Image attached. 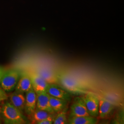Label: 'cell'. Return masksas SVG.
I'll use <instances>...</instances> for the list:
<instances>
[{
  "instance_id": "cell-1",
  "label": "cell",
  "mask_w": 124,
  "mask_h": 124,
  "mask_svg": "<svg viewBox=\"0 0 124 124\" xmlns=\"http://www.w3.org/2000/svg\"><path fill=\"white\" fill-rule=\"evenodd\" d=\"M59 84L69 93L76 95H85L91 93L87 90V85L75 76L64 71L56 72Z\"/></svg>"
},
{
  "instance_id": "cell-20",
  "label": "cell",
  "mask_w": 124,
  "mask_h": 124,
  "mask_svg": "<svg viewBox=\"0 0 124 124\" xmlns=\"http://www.w3.org/2000/svg\"><path fill=\"white\" fill-rule=\"evenodd\" d=\"M4 70L1 67H0V79L2 75H3V73L4 72Z\"/></svg>"
},
{
  "instance_id": "cell-2",
  "label": "cell",
  "mask_w": 124,
  "mask_h": 124,
  "mask_svg": "<svg viewBox=\"0 0 124 124\" xmlns=\"http://www.w3.org/2000/svg\"><path fill=\"white\" fill-rule=\"evenodd\" d=\"M1 112L6 124H25L26 121L22 113L11 102H6L1 108Z\"/></svg>"
},
{
  "instance_id": "cell-6",
  "label": "cell",
  "mask_w": 124,
  "mask_h": 124,
  "mask_svg": "<svg viewBox=\"0 0 124 124\" xmlns=\"http://www.w3.org/2000/svg\"><path fill=\"white\" fill-rule=\"evenodd\" d=\"M87 111L84 97H76L70 107V117L78 116H88Z\"/></svg>"
},
{
  "instance_id": "cell-8",
  "label": "cell",
  "mask_w": 124,
  "mask_h": 124,
  "mask_svg": "<svg viewBox=\"0 0 124 124\" xmlns=\"http://www.w3.org/2000/svg\"><path fill=\"white\" fill-rule=\"evenodd\" d=\"M41 76L48 84H59L56 72L45 68H36L33 69Z\"/></svg>"
},
{
  "instance_id": "cell-21",
  "label": "cell",
  "mask_w": 124,
  "mask_h": 124,
  "mask_svg": "<svg viewBox=\"0 0 124 124\" xmlns=\"http://www.w3.org/2000/svg\"><path fill=\"white\" fill-rule=\"evenodd\" d=\"M0 123H1V121H0Z\"/></svg>"
},
{
  "instance_id": "cell-9",
  "label": "cell",
  "mask_w": 124,
  "mask_h": 124,
  "mask_svg": "<svg viewBox=\"0 0 124 124\" xmlns=\"http://www.w3.org/2000/svg\"><path fill=\"white\" fill-rule=\"evenodd\" d=\"M37 100L36 108L40 110L47 111L49 113L55 114L50 105V95L46 92L37 94Z\"/></svg>"
},
{
  "instance_id": "cell-19",
  "label": "cell",
  "mask_w": 124,
  "mask_h": 124,
  "mask_svg": "<svg viewBox=\"0 0 124 124\" xmlns=\"http://www.w3.org/2000/svg\"><path fill=\"white\" fill-rule=\"evenodd\" d=\"M8 98V96L5 93L4 90L0 87V101L6 100Z\"/></svg>"
},
{
  "instance_id": "cell-7",
  "label": "cell",
  "mask_w": 124,
  "mask_h": 124,
  "mask_svg": "<svg viewBox=\"0 0 124 124\" xmlns=\"http://www.w3.org/2000/svg\"><path fill=\"white\" fill-rule=\"evenodd\" d=\"M46 92L50 96L54 98L69 101L70 99V94L64 89L57 84H48Z\"/></svg>"
},
{
  "instance_id": "cell-11",
  "label": "cell",
  "mask_w": 124,
  "mask_h": 124,
  "mask_svg": "<svg viewBox=\"0 0 124 124\" xmlns=\"http://www.w3.org/2000/svg\"><path fill=\"white\" fill-rule=\"evenodd\" d=\"M37 95L33 89L26 93L24 110L28 115H31L35 111L36 107Z\"/></svg>"
},
{
  "instance_id": "cell-15",
  "label": "cell",
  "mask_w": 124,
  "mask_h": 124,
  "mask_svg": "<svg viewBox=\"0 0 124 124\" xmlns=\"http://www.w3.org/2000/svg\"><path fill=\"white\" fill-rule=\"evenodd\" d=\"M49 101L51 108L55 113L62 111L66 107L67 101L66 100L50 96Z\"/></svg>"
},
{
  "instance_id": "cell-10",
  "label": "cell",
  "mask_w": 124,
  "mask_h": 124,
  "mask_svg": "<svg viewBox=\"0 0 124 124\" xmlns=\"http://www.w3.org/2000/svg\"><path fill=\"white\" fill-rule=\"evenodd\" d=\"M15 89L16 92L23 93H26L33 89L31 79L25 71L21 73Z\"/></svg>"
},
{
  "instance_id": "cell-3",
  "label": "cell",
  "mask_w": 124,
  "mask_h": 124,
  "mask_svg": "<svg viewBox=\"0 0 124 124\" xmlns=\"http://www.w3.org/2000/svg\"><path fill=\"white\" fill-rule=\"evenodd\" d=\"M20 75L21 73L17 70L5 71L0 79L1 87L7 92L13 90L17 84Z\"/></svg>"
},
{
  "instance_id": "cell-13",
  "label": "cell",
  "mask_w": 124,
  "mask_h": 124,
  "mask_svg": "<svg viewBox=\"0 0 124 124\" xmlns=\"http://www.w3.org/2000/svg\"><path fill=\"white\" fill-rule=\"evenodd\" d=\"M9 98L11 103L22 113L24 109L25 103V97L23 93L16 92L11 94Z\"/></svg>"
},
{
  "instance_id": "cell-12",
  "label": "cell",
  "mask_w": 124,
  "mask_h": 124,
  "mask_svg": "<svg viewBox=\"0 0 124 124\" xmlns=\"http://www.w3.org/2000/svg\"><path fill=\"white\" fill-rule=\"evenodd\" d=\"M99 98L98 116L101 119L106 118L114 109L113 104L106 99Z\"/></svg>"
},
{
  "instance_id": "cell-5",
  "label": "cell",
  "mask_w": 124,
  "mask_h": 124,
  "mask_svg": "<svg viewBox=\"0 0 124 124\" xmlns=\"http://www.w3.org/2000/svg\"><path fill=\"white\" fill-rule=\"evenodd\" d=\"M84 98L89 115L94 117H98L99 98L92 92L85 94Z\"/></svg>"
},
{
  "instance_id": "cell-14",
  "label": "cell",
  "mask_w": 124,
  "mask_h": 124,
  "mask_svg": "<svg viewBox=\"0 0 124 124\" xmlns=\"http://www.w3.org/2000/svg\"><path fill=\"white\" fill-rule=\"evenodd\" d=\"M68 122L70 124H96L98 120L96 117L88 116L70 117Z\"/></svg>"
},
{
  "instance_id": "cell-16",
  "label": "cell",
  "mask_w": 124,
  "mask_h": 124,
  "mask_svg": "<svg viewBox=\"0 0 124 124\" xmlns=\"http://www.w3.org/2000/svg\"><path fill=\"white\" fill-rule=\"evenodd\" d=\"M53 115L54 114H51L47 111L40 110L36 108L35 111L29 116L32 122L31 123L37 124L42 120H44L46 118Z\"/></svg>"
},
{
  "instance_id": "cell-4",
  "label": "cell",
  "mask_w": 124,
  "mask_h": 124,
  "mask_svg": "<svg viewBox=\"0 0 124 124\" xmlns=\"http://www.w3.org/2000/svg\"><path fill=\"white\" fill-rule=\"evenodd\" d=\"M25 72L31 79L32 87L36 94L46 92L48 83L41 76L33 69L28 70Z\"/></svg>"
},
{
  "instance_id": "cell-18",
  "label": "cell",
  "mask_w": 124,
  "mask_h": 124,
  "mask_svg": "<svg viewBox=\"0 0 124 124\" xmlns=\"http://www.w3.org/2000/svg\"><path fill=\"white\" fill-rule=\"evenodd\" d=\"M54 115L46 118L44 120L38 122L37 124H53V120L54 119Z\"/></svg>"
},
{
  "instance_id": "cell-17",
  "label": "cell",
  "mask_w": 124,
  "mask_h": 124,
  "mask_svg": "<svg viewBox=\"0 0 124 124\" xmlns=\"http://www.w3.org/2000/svg\"><path fill=\"white\" fill-rule=\"evenodd\" d=\"M68 120L67 118L66 111L64 109L62 111L58 113V115L54 117L53 124H67Z\"/></svg>"
}]
</instances>
